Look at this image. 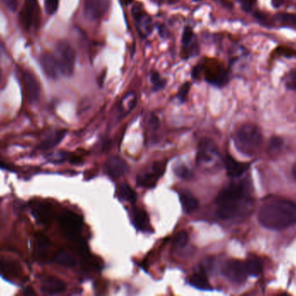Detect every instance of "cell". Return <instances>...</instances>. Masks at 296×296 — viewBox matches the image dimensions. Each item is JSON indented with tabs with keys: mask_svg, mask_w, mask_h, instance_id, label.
Returning <instances> with one entry per match:
<instances>
[{
	"mask_svg": "<svg viewBox=\"0 0 296 296\" xmlns=\"http://www.w3.org/2000/svg\"><path fill=\"white\" fill-rule=\"evenodd\" d=\"M24 88L26 91V97L29 101L33 103L36 102L40 95V86L37 77L30 71H26L23 74Z\"/></svg>",
	"mask_w": 296,
	"mask_h": 296,
	"instance_id": "cell-10",
	"label": "cell"
},
{
	"mask_svg": "<svg viewBox=\"0 0 296 296\" xmlns=\"http://www.w3.org/2000/svg\"><path fill=\"white\" fill-rule=\"evenodd\" d=\"M293 177H294V179L296 180V162L294 163V165L293 167Z\"/></svg>",
	"mask_w": 296,
	"mask_h": 296,
	"instance_id": "cell-40",
	"label": "cell"
},
{
	"mask_svg": "<svg viewBox=\"0 0 296 296\" xmlns=\"http://www.w3.org/2000/svg\"><path fill=\"white\" fill-rule=\"evenodd\" d=\"M204 77L208 83L216 86H225L228 79L226 71L220 67L207 70L206 71Z\"/></svg>",
	"mask_w": 296,
	"mask_h": 296,
	"instance_id": "cell-16",
	"label": "cell"
},
{
	"mask_svg": "<svg viewBox=\"0 0 296 296\" xmlns=\"http://www.w3.org/2000/svg\"><path fill=\"white\" fill-rule=\"evenodd\" d=\"M54 262L66 268H74L76 265V260L75 259V257L66 251L58 252L54 257Z\"/></svg>",
	"mask_w": 296,
	"mask_h": 296,
	"instance_id": "cell-24",
	"label": "cell"
},
{
	"mask_svg": "<svg viewBox=\"0 0 296 296\" xmlns=\"http://www.w3.org/2000/svg\"><path fill=\"white\" fill-rule=\"evenodd\" d=\"M234 142L237 151L242 154L254 156L262 145V131L255 124H243L235 133Z\"/></svg>",
	"mask_w": 296,
	"mask_h": 296,
	"instance_id": "cell-3",
	"label": "cell"
},
{
	"mask_svg": "<svg viewBox=\"0 0 296 296\" xmlns=\"http://www.w3.org/2000/svg\"><path fill=\"white\" fill-rule=\"evenodd\" d=\"M181 204L186 214H192L198 208V201L189 191H182L179 196Z\"/></svg>",
	"mask_w": 296,
	"mask_h": 296,
	"instance_id": "cell-22",
	"label": "cell"
},
{
	"mask_svg": "<svg viewBox=\"0 0 296 296\" xmlns=\"http://www.w3.org/2000/svg\"><path fill=\"white\" fill-rule=\"evenodd\" d=\"M133 17L138 24L139 30H141V33L149 34L152 31V23L150 17L141 9L137 7L133 9Z\"/></svg>",
	"mask_w": 296,
	"mask_h": 296,
	"instance_id": "cell-19",
	"label": "cell"
},
{
	"mask_svg": "<svg viewBox=\"0 0 296 296\" xmlns=\"http://www.w3.org/2000/svg\"><path fill=\"white\" fill-rule=\"evenodd\" d=\"M40 289L47 295H57L64 293L66 285L62 280L58 279L57 277H47L41 282Z\"/></svg>",
	"mask_w": 296,
	"mask_h": 296,
	"instance_id": "cell-13",
	"label": "cell"
},
{
	"mask_svg": "<svg viewBox=\"0 0 296 296\" xmlns=\"http://www.w3.org/2000/svg\"><path fill=\"white\" fill-rule=\"evenodd\" d=\"M238 2L246 12H249L254 6V0H238Z\"/></svg>",
	"mask_w": 296,
	"mask_h": 296,
	"instance_id": "cell-38",
	"label": "cell"
},
{
	"mask_svg": "<svg viewBox=\"0 0 296 296\" xmlns=\"http://www.w3.org/2000/svg\"><path fill=\"white\" fill-rule=\"evenodd\" d=\"M189 283L192 285V287L200 290L212 289L207 276L203 268L195 271L194 273H192V276H191L189 278Z\"/></svg>",
	"mask_w": 296,
	"mask_h": 296,
	"instance_id": "cell-17",
	"label": "cell"
},
{
	"mask_svg": "<svg viewBox=\"0 0 296 296\" xmlns=\"http://www.w3.org/2000/svg\"><path fill=\"white\" fill-rule=\"evenodd\" d=\"M1 79H2V71H1V69H0V82H1Z\"/></svg>",
	"mask_w": 296,
	"mask_h": 296,
	"instance_id": "cell-41",
	"label": "cell"
},
{
	"mask_svg": "<svg viewBox=\"0 0 296 296\" xmlns=\"http://www.w3.org/2000/svg\"><path fill=\"white\" fill-rule=\"evenodd\" d=\"M193 37H194V33L192 28L186 27L182 35V44L185 46H189L192 44Z\"/></svg>",
	"mask_w": 296,
	"mask_h": 296,
	"instance_id": "cell-33",
	"label": "cell"
},
{
	"mask_svg": "<svg viewBox=\"0 0 296 296\" xmlns=\"http://www.w3.org/2000/svg\"><path fill=\"white\" fill-rule=\"evenodd\" d=\"M0 202H1V199H0Z\"/></svg>",
	"mask_w": 296,
	"mask_h": 296,
	"instance_id": "cell-42",
	"label": "cell"
},
{
	"mask_svg": "<svg viewBox=\"0 0 296 296\" xmlns=\"http://www.w3.org/2000/svg\"><path fill=\"white\" fill-rule=\"evenodd\" d=\"M190 87H191V86H190L189 83H185V84H183V86L181 87L179 91H178V98L180 100L181 102H184V101L186 99L187 95L189 93Z\"/></svg>",
	"mask_w": 296,
	"mask_h": 296,
	"instance_id": "cell-35",
	"label": "cell"
},
{
	"mask_svg": "<svg viewBox=\"0 0 296 296\" xmlns=\"http://www.w3.org/2000/svg\"><path fill=\"white\" fill-rule=\"evenodd\" d=\"M3 2L4 5L11 10L12 12L17 11L18 8V5H19V0H1Z\"/></svg>",
	"mask_w": 296,
	"mask_h": 296,
	"instance_id": "cell-36",
	"label": "cell"
},
{
	"mask_svg": "<svg viewBox=\"0 0 296 296\" xmlns=\"http://www.w3.org/2000/svg\"><path fill=\"white\" fill-rule=\"evenodd\" d=\"M118 194L119 197L127 202H134L137 198L135 191L127 183H122V185L120 186Z\"/></svg>",
	"mask_w": 296,
	"mask_h": 296,
	"instance_id": "cell-26",
	"label": "cell"
},
{
	"mask_svg": "<svg viewBox=\"0 0 296 296\" xmlns=\"http://www.w3.org/2000/svg\"><path fill=\"white\" fill-rule=\"evenodd\" d=\"M218 157V150L215 142L209 138H203L197 149L196 162L197 164L202 165L212 162Z\"/></svg>",
	"mask_w": 296,
	"mask_h": 296,
	"instance_id": "cell-8",
	"label": "cell"
},
{
	"mask_svg": "<svg viewBox=\"0 0 296 296\" xmlns=\"http://www.w3.org/2000/svg\"><path fill=\"white\" fill-rule=\"evenodd\" d=\"M50 242L48 238L43 236L42 234L36 235V248L35 253L36 257L39 260H42L45 257L46 252L48 250Z\"/></svg>",
	"mask_w": 296,
	"mask_h": 296,
	"instance_id": "cell-25",
	"label": "cell"
},
{
	"mask_svg": "<svg viewBox=\"0 0 296 296\" xmlns=\"http://www.w3.org/2000/svg\"><path fill=\"white\" fill-rule=\"evenodd\" d=\"M277 20L279 21L280 23L284 25V26H290V27L296 28V14L287 13V12L280 13L277 16Z\"/></svg>",
	"mask_w": 296,
	"mask_h": 296,
	"instance_id": "cell-28",
	"label": "cell"
},
{
	"mask_svg": "<svg viewBox=\"0 0 296 296\" xmlns=\"http://www.w3.org/2000/svg\"><path fill=\"white\" fill-rule=\"evenodd\" d=\"M188 234L186 231H180L175 238L174 243L178 248H184L188 243Z\"/></svg>",
	"mask_w": 296,
	"mask_h": 296,
	"instance_id": "cell-32",
	"label": "cell"
},
{
	"mask_svg": "<svg viewBox=\"0 0 296 296\" xmlns=\"http://www.w3.org/2000/svg\"><path fill=\"white\" fill-rule=\"evenodd\" d=\"M35 293H35V291L32 290V288H26L25 292H24V294H26V295H29V294H32V295H33Z\"/></svg>",
	"mask_w": 296,
	"mask_h": 296,
	"instance_id": "cell-39",
	"label": "cell"
},
{
	"mask_svg": "<svg viewBox=\"0 0 296 296\" xmlns=\"http://www.w3.org/2000/svg\"><path fill=\"white\" fill-rule=\"evenodd\" d=\"M111 6V0H84L83 12L85 17L91 21L102 19Z\"/></svg>",
	"mask_w": 296,
	"mask_h": 296,
	"instance_id": "cell-7",
	"label": "cell"
},
{
	"mask_svg": "<svg viewBox=\"0 0 296 296\" xmlns=\"http://www.w3.org/2000/svg\"><path fill=\"white\" fill-rule=\"evenodd\" d=\"M40 65L44 74L51 79H57L60 70L57 58L50 52H45L40 57Z\"/></svg>",
	"mask_w": 296,
	"mask_h": 296,
	"instance_id": "cell-12",
	"label": "cell"
},
{
	"mask_svg": "<svg viewBox=\"0 0 296 296\" xmlns=\"http://www.w3.org/2000/svg\"><path fill=\"white\" fill-rule=\"evenodd\" d=\"M254 204L248 182H234L217 196V217L223 221L241 222L251 215Z\"/></svg>",
	"mask_w": 296,
	"mask_h": 296,
	"instance_id": "cell-1",
	"label": "cell"
},
{
	"mask_svg": "<svg viewBox=\"0 0 296 296\" xmlns=\"http://www.w3.org/2000/svg\"><path fill=\"white\" fill-rule=\"evenodd\" d=\"M246 269L248 276L259 277L262 273V261L257 256H251L245 262Z\"/></svg>",
	"mask_w": 296,
	"mask_h": 296,
	"instance_id": "cell-23",
	"label": "cell"
},
{
	"mask_svg": "<svg viewBox=\"0 0 296 296\" xmlns=\"http://www.w3.org/2000/svg\"><path fill=\"white\" fill-rule=\"evenodd\" d=\"M174 173L181 179H189L192 176L191 170L185 164H177L175 166Z\"/></svg>",
	"mask_w": 296,
	"mask_h": 296,
	"instance_id": "cell-29",
	"label": "cell"
},
{
	"mask_svg": "<svg viewBox=\"0 0 296 296\" xmlns=\"http://www.w3.org/2000/svg\"><path fill=\"white\" fill-rule=\"evenodd\" d=\"M55 57L57 58L60 72L63 76L71 77L76 66V52L71 44L66 41L57 44Z\"/></svg>",
	"mask_w": 296,
	"mask_h": 296,
	"instance_id": "cell-4",
	"label": "cell"
},
{
	"mask_svg": "<svg viewBox=\"0 0 296 296\" xmlns=\"http://www.w3.org/2000/svg\"><path fill=\"white\" fill-rule=\"evenodd\" d=\"M222 273L230 282L234 284L241 285L246 282L248 278V272L246 269L245 262L238 260H229L224 262Z\"/></svg>",
	"mask_w": 296,
	"mask_h": 296,
	"instance_id": "cell-6",
	"label": "cell"
},
{
	"mask_svg": "<svg viewBox=\"0 0 296 296\" xmlns=\"http://www.w3.org/2000/svg\"><path fill=\"white\" fill-rule=\"evenodd\" d=\"M223 162H224V166H225L229 177H233V178L242 176L249 168V163L238 162L229 155L226 156Z\"/></svg>",
	"mask_w": 296,
	"mask_h": 296,
	"instance_id": "cell-15",
	"label": "cell"
},
{
	"mask_svg": "<svg viewBox=\"0 0 296 296\" xmlns=\"http://www.w3.org/2000/svg\"><path fill=\"white\" fill-rule=\"evenodd\" d=\"M259 222L271 230H282L296 224V204L288 200H271L260 208Z\"/></svg>",
	"mask_w": 296,
	"mask_h": 296,
	"instance_id": "cell-2",
	"label": "cell"
},
{
	"mask_svg": "<svg viewBox=\"0 0 296 296\" xmlns=\"http://www.w3.org/2000/svg\"><path fill=\"white\" fill-rule=\"evenodd\" d=\"M166 171V162H155L141 171L137 176V185L142 188H152L155 187L158 180Z\"/></svg>",
	"mask_w": 296,
	"mask_h": 296,
	"instance_id": "cell-5",
	"label": "cell"
},
{
	"mask_svg": "<svg viewBox=\"0 0 296 296\" xmlns=\"http://www.w3.org/2000/svg\"><path fill=\"white\" fill-rule=\"evenodd\" d=\"M151 81H152V84L154 86L155 91L161 90V89L164 88V86H166V81L163 78H161L160 74L156 71L152 72L151 74Z\"/></svg>",
	"mask_w": 296,
	"mask_h": 296,
	"instance_id": "cell-31",
	"label": "cell"
},
{
	"mask_svg": "<svg viewBox=\"0 0 296 296\" xmlns=\"http://www.w3.org/2000/svg\"><path fill=\"white\" fill-rule=\"evenodd\" d=\"M105 171L109 177L117 179L127 173L128 167L127 162L121 157H112L106 162Z\"/></svg>",
	"mask_w": 296,
	"mask_h": 296,
	"instance_id": "cell-11",
	"label": "cell"
},
{
	"mask_svg": "<svg viewBox=\"0 0 296 296\" xmlns=\"http://www.w3.org/2000/svg\"><path fill=\"white\" fill-rule=\"evenodd\" d=\"M133 224L141 231H148L150 229L149 217L146 211L141 208H134L133 211Z\"/></svg>",
	"mask_w": 296,
	"mask_h": 296,
	"instance_id": "cell-21",
	"label": "cell"
},
{
	"mask_svg": "<svg viewBox=\"0 0 296 296\" xmlns=\"http://www.w3.org/2000/svg\"><path fill=\"white\" fill-rule=\"evenodd\" d=\"M66 134H67L66 131H57L49 133L40 143V149L42 151H46L56 147L62 142Z\"/></svg>",
	"mask_w": 296,
	"mask_h": 296,
	"instance_id": "cell-18",
	"label": "cell"
},
{
	"mask_svg": "<svg viewBox=\"0 0 296 296\" xmlns=\"http://www.w3.org/2000/svg\"><path fill=\"white\" fill-rule=\"evenodd\" d=\"M31 213L41 224H47L52 217L51 207L45 202H34L31 206Z\"/></svg>",
	"mask_w": 296,
	"mask_h": 296,
	"instance_id": "cell-14",
	"label": "cell"
},
{
	"mask_svg": "<svg viewBox=\"0 0 296 296\" xmlns=\"http://www.w3.org/2000/svg\"><path fill=\"white\" fill-rule=\"evenodd\" d=\"M59 223L62 231L71 238L77 237L82 227L81 218L76 214L71 212L63 214L60 217Z\"/></svg>",
	"mask_w": 296,
	"mask_h": 296,
	"instance_id": "cell-9",
	"label": "cell"
},
{
	"mask_svg": "<svg viewBox=\"0 0 296 296\" xmlns=\"http://www.w3.org/2000/svg\"><path fill=\"white\" fill-rule=\"evenodd\" d=\"M285 86L290 91H296V70H292L284 77Z\"/></svg>",
	"mask_w": 296,
	"mask_h": 296,
	"instance_id": "cell-30",
	"label": "cell"
},
{
	"mask_svg": "<svg viewBox=\"0 0 296 296\" xmlns=\"http://www.w3.org/2000/svg\"><path fill=\"white\" fill-rule=\"evenodd\" d=\"M0 274L7 280L19 277V267L15 262L8 260H0Z\"/></svg>",
	"mask_w": 296,
	"mask_h": 296,
	"instance_id": "cell-20",
	"label": "cell"
},
{
	"mask_svg": "<svg viewBox=\"0 0 296 296\" xmlns=\"http://www.w3.org/2000/svg\"><path fill=\"white\" fill-rule=\"evenodd\" d=\"M282 145V140L280 137H273L269 142V150L271 151H277Z\"/></svg>",
	"mask_w": 296,
	"mask_h": 296,
	"instance_id": "cell-37",
	"label": "cell"
},
{
	"mask_svg": "<svg viewBox=\"0 0 296 296\" xmlns=\"http://www.w3.org/2000/svg\"><path fill=\"white\" fill-rule=\"evenodd\" d=\"M59 6V0H46V11L49 14L52 15L57 12Z\"/></svg>",
	"mask_w": 296,
	"mask_h": 296,
	"instance_id": "cell-34",
	"label": "cell"
},
{
	"mask_svg": "<svg viewBox=\"0 0 296 296\" xmlns=\"http://www.w3.org/2000/svg\"><path fill=\"white\" fill-rule=\"evenodd\" d=\"M136 104V96L133 92L128 93L126 97L122 99V103H121V107H122V111L124 112L125 114H127L128 112L132 111Z\"/></svg>",
	"mask_w": 296,
	"mask_h": 296,
	"instance_id": "cell-27",
	"label": "cell"
}]
</instances>
